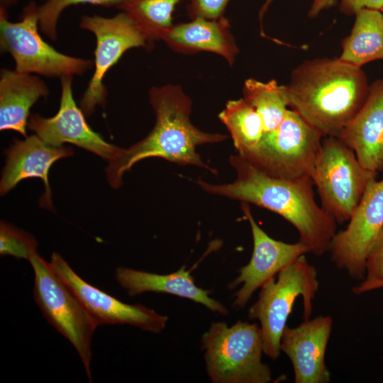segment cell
<instances>
[{"instance_id":"obj_5","label":"cell","mask_w":383,"mask_h":383,"mask_svg":"<svg viewBox=\"0 0 383 383\" xmlns=\"http://www.w3.org/2000/svg\"><path fill=\"white\" fill-rule=\"evenodd\" d=\"M319 288L317 271L305 255L296 258L260 287L258 299L248 310L250 319L260 323L264 353L272 360L280 355V340L296 298L302 296L304 320L310 318Z\"/></svg>"},{"instance_id":"obj_28","label":"cell","mask_w":383,"mask_h":383,"mask_svg":"<svg viewBox=\"0 0 383 383\" xmlns=\"http://www.w3.org/2000/svg\"><path fill=\"white\" fill-rule=\"evenodd\" d=\"M230 0H189L187 11L191 19L204 18L216 20L223 16Z\"/></svg>"},{"instance_id":"obj_3","label":"cell","mask_w":383,"mask_h":383,"mask_svg":"<svg viewBox=\"0 0 383 383\" xmlns=\"http://www.w3.org/2000/svg\"><path fill=\"white\" fill-rule=\"evenodd\" d=\"M285 87L291 109L324 136L335 137L355 116L370 91L361 67L339 57L304 61Z\"/></svg>"},{"instance_id":"obj_6","label":"cell","mask_w":383,"mask_h":383,"mask_svg":"<svg viewBox=\"0 0 383 383\" xmlns=\"http://www.w3.org/2000/svg\"><path fill=\"white\" fill-rule=\"evenodd\" d=\"M38 6L32 0L23 8L20 19L12 22L8 9L0 6V48L8 52L20 72L50 78L81 75L94 68V60L62 53L40 35Z\"/></svg>"},{"instance_id":"obj_8","label":"cell","mask_w":383,"mask_h":383,"mask_svg":"<svg viewBox=\"0 0 383 383\" xmlns=\"http://www.w3.org/2000/svg\"><path fill=\"white\" fill-rule=\"evenodd\" d=\"M323 137L296 111L288 109L276 129L265 133L254 150L240 156L277 177L311 178Z\"/></svg>"},{"instance_id":"obj_15","label":"cell","mask_w":383,"mask_h":383,"mask_svg":"<svg viewBox=\"0 0 383 383\" xmlns=\"http://www.w3.org/2000/svg\"><path fill=\"white\" fill-rule=\"evenodd\" d=\"M332 327L331 316H320L304 320L297 327L284 328L280 350L292 362L295 383L330 382L325 355Z\"/></svg>"},{"instance_id":"obj_26","label":"cell","mask_w":383,"mask_h":383,"mask_svg":"<svg viewBox=\"0 0 383 383\" xmlns=\"http://www.w3.org/2000/svg\"><path fill=\"white\" fill-rule=\"evenodd\" d=\"M38 243L30 234L16 227L1 221L0 223V254L10 255L18 259L30 261L37 252Z\"/></svg>"},{"instance_id":"obj_21","label":"cell","mask_w":383,"mask_h":383,"mask_svg":"<svg viewBox=\"0 0 383 383\" xmlns=\"http://www.w3.org/2000/svg\"><path fill=\"white\" fill-rule=\"evenodd\" d=\"M339 58L361 67L367 62L383 60V13L363 9L355 13L350 34L342 42Z\"/></svg>"},{"instance_id":"obj_7","label":"cell","mask_w":383,"mask_h":383,"mask_svg":"<svg viewBox=\"0 0 383 383\" xmlns=\"http://www.w3.org/2000/svg\"><path fill=\"white\" fill-rule=\"evenodd\" d=\"M377 173L363 167L354 151L335 136H324L311 179L321 207L337 222L348 221Z\"/></svg>"},{"instance_id":"obj_16","label":"cell","mask_w":383,"mask_h":383,"mask_svg":"<svg viewBox=\"0 0 383 383\" xmlns=\"http://www.w3.org/2000/svg\"><path fill=\"white\" fill-rule=\"evenodd\" d=\"M5 153L6 161L0 181L1 194H6L25 179L40 178L45 186L40 204L45 209H52L49 170L57 160L72 155V148L50 145L34 134L23 140L15 138Z\"/></svg>"},{"instance_id":"obj_10","label":"cell","mask_w":383,"mask_h":383,"mask_svg":"<svg viewBox=\"0 0 383 383\" xmlns=\"http://www.w3.org/2000/svg\"><path fill=\"white\" fill-rule=\"evenodd\" d=\"M79 26L91 32L96 41L94 73L79 101L83 113L89 116L97 106L106 103L107 89L104 79L108 71L127 50L148 48V44L135 23L123 11L113 17L83 16Z\"/></svg>"},{"instance_id":"obj_23","label":"cell","mask_w":383,"mask_h":383,"mask_svg":"<svg viewBox=\"0 0 383 383\" xmlns=\"http://www.w3.org/2000/svg\"><path fill=\"white\" fill-rule=\"evenodd\" d=\"M183 0H124L117 9L126 13L143 35L148 47L173 26L172 14ZM189 1V0H188Z\"/></svg>"},{"instance_id":"obj_32","label":"cell","mask_w":383,"mask_h":383,"mask_svg":"<svg viewBox=\"0 0 383 383\" xmlns=\"http://www.w3.org/2000/svg\"><path fill=\"white\" fill-rule=\"evenodd\" d=\"M381 11H382V13H383V7H382V9H381Z\"/></svg>"},{"instance_id":"obj_25","label":"cell","mask_w":383,"mask_h":383,"mask_svg":"<svg viewBox=\"0 0 383 383\" xmlns=\"http://www.w3.org/2000/svg\"><path fill=\"white\" fill-rule=\"evenodd\" d=\"M124 0H45L38 6V13L40 31L52 40L57 37V25L62 11L71 6L92 4L103 7L118 6Z\"/></svg>"},{"instance_id":"obj_27","label":"cell","mask_w":383,"mask_h":383,"mask_svg":"<svg viewBox=\"0 0 383 383\" xmlns=\"http://www.w3.org/2000/svg\"><path fill=\"white\" fill-rule=\"evenodd\" d=\"M383 287V230L367 259L365 276L353 288L355 294H361Z\"/></svg>"},{"instance_id":"obj_11","label":"cell","mask_w":383,"mask_h":383,"mask_svg":"<svg viewBox=\"0 0 383 383\" xmlns=\"http://www.w3.org/2000/svg\"><path fill=\"white\" fill-rule=\"evenodd\" d=\"M382 230L383 178L369 184L346 228L334 235L332 261L352 279L363 280L367 257Z\"/></svg>"},{"instance_id":"obj_13","label":"cell","mask_w":383,"mask_h":383,"mask_svg":"<svg viewBox=\"0 0 383 383\" xmlns=\"http://www.w3.org/2000/svg\"><path fill=\"white\" fill-rule=\"evenodd\" d=\"M72 78L60 79L61 95L57 113L50 118L33 113L29 117L28 127L50 145L60 147L65 143H72L103 159L113 160L122 148L106 142L88 125L84 113L74 101Z\"/></svg>"},{"instance_id":"obj_30","label":"cell","mask_w":383,"mask_h":383,"mask_svg":"<svg viewBox=\"0 0 383 383\" xmlns=\"http://www.w3.org/2000/svg\"><path fill=\"white\" fill-rule=\"evenodd\" d=\"M272 1V0H266L262 5L259 13L260 21H262L263 16L266 13ZM338 0H313L308 15L310 18H315L322 11L329 9L335 6Z\"/></svg>"},{"instance_id":"obj_2","label":"cell","mask_w":383,"mask_h":383,"mask_svg":"<svg viewBox=\"0 0 383 383\" xmlns=\"http://www.w3.org/2000/svg\"><path fill=\"white\" fill-rule=\"evenodd\" d=\"M149 101L155 115L152 131L143 140L109 160L106 177L115 189L120 187L124 173L138 162L148 157H160L180 165H194L217 172L201 159L196 148L225 140L227 136L207 133L190 120L192 102L179 85L168 84L150 89Z\"/></svg>"},{"instance_id":"obj_18","label":"cell","mask_w":383,"mask_h":383,"mask_svg":"<svg viewBox=\"0 0 383 383\" xmlns=\"http://www.w3.org/2000/svg\"><path fill=\"white\" fill-rule=\"evenodd\" d=\"M115 277L118 284L131 296L145 292L165 293L190 299L204 305L212 312L221 315L228 313L223 304L210 296V290L195 284L191 271L187 270L185 266L168 274L120 267L116 270Z\"/></svg>"},{"instance_id":"obj_29","label":"cell","mask_w":383,"mask_h":383,"mask_svg":"<svg viewBox=\"0 0 383 383\" xmlns=\"http://www.w3.org/2000/svg\"><path fill=\"white\" fill-rule=\"evenodd\" d=\"M383 7V0H341L340 11L346 15H355L363 9L379 10Z\"/></svg>"},{"instance_id":"obj_22","label":"cell","mask_w":383,"mask_h":383,"mask_svg":"<svg viewBox=\"0 0 383 383\" xmlns=\"http://www.w3.org/2000/svg\"><path fill=\"white\" fill-rule=\"evenodd\" d=\"M240 155L254 150L265 133L262 120L243 98L228 101L218 114Z\"/></svg>"},{"instance_id":"obj_31","label":"cell","mask_w":383,"mask_h":383,"mask_svg":"<svg viewBox=\"0 0 383 383\" xmlns=\"http://www.w3.org/2000/svg\"><path fill=\"white\" fill-rule=\"evenodd\" d=\"M20 0H0V6L6 9L16 5Z\"/></svg>"},{"instance_id":"obj_20","label":"cell","mask_w":383,"mask_h":383,"mask_svg":"<svg viewBox=\"0 0 383 383\" xmlns=\"http://www.w3.org/2000/svg\"><path fill=\"white\" fill-rule=\"evenodd\" d=\"M50 94L45 82L34 74L3 68L0 72V130L27 137L31 107Z\"/></svg>"},{"instance_id":"obj_33","label":"cell","mask_w":383,"mask_h":383,"mask_svg":"<svg viewBox=\"0 0 383 383\" xmlns=\"http://www.w3.org/2000/svg\"><path fill=\"white\" fill-rule=\"evenodd\" d=\"M41 1H45V0H41Z\"/></svg>"},{"instance_id":"obj_1","label":"cell","mask_w":383,"mask_h":383,"mask_svg":"<svg viewBox=\"0 0 383 383\" xmlns=\"http://www.w3.org/2000/svg\"><path fill=\"white\" fill-rule=\"evenodd\" d=\"M236 177L226 184L198 179L204 192L252 204L281 216L297 231L299 242L320 256L329 251L335 235V219L317 204L311 177L284 179L270 175L238 154L230 157Z\"/></svg>"},{"instance_id":"obj_19","label":"cell","mask_w":383,"mask_h":383,"mask_svg":"<svg viewBox=\"0 0 383 383\" xmlns=\"http://www.w3.org/2000/svg\"><path fill=\"white\" fill-rule=\"evenodd\" d=\"M162 40L177 52L188 55L210 52L221 56L230 65L239 52L230 22L224 16L216 20L195 18L173 25Z\"/></svg>"},{"instance_id":"obj_12","label":"cell","mask_w":383,"mask_h":383,"mask_svg":"<svg viewBox=\"0 0 383 383\" xmlns=\"http://www.w3.org/2000/svg\"><path fill=\"white\" fill-rule=\"evenodd\" d=\"M50 265L55 273L72 290L96 326L131 325L160 333L168 318L140 304H128L91 285L80 277L58 253H52Z\"/></svg>"},{"instance_id":"obj_17","label":"cell","mask_w":383,"mask_h":383,"mask_svg":"<svg viewBox=\"0 0 383 383\" xmlns=\"http://www.w3.org/2000/svg\"><path fill=\"white\" fill-rule=\"evenodd\" d=\"M338 138L366 169L383 170V80L370 87L364 104Z\"/></svg>"},{"instance_id":"obj_9","label":"cell","mask_w":383,"mask_h":383,"mask_svg":"<svg viewBox=\"0 0 383 383\" xmlns=\"http://www.w3.org/2000/svg\"><path fill=\"white\" fill-rule=\"evenodd\" d=\"M34 272L33 296L45 318L73 345L91 382V338L96 324L82 304L36 252L30 260Z\"/></svg>"},{"instance_id":"obj_4","label":"cell","mask_w":383,"mask_h":383,"mask_svg":"<svg viewBox=\"0 0 383 383\" xmlns=\"http://www.w3.org/2000/svg\"><path fill=\"white\" fill-rule=\"evenodd\" d=\"M206 369L213 383H268L269 366L262 361V331L256 323L238 321L211 323L201 338Z\"/></svg>"},{"instance_id":"obj_24","label":"cell","mask_w":383,"mask_h":383,"mask_svg":"<svg viewBox=\"0 0 383 383\" xmlns=\"http://www.w3.org/2000/svg\"><path fill=\"white\" fill-rule=\"evenodd\" d=\"M243 94L261 117L265 133L276 129L289 109L286 87L279 85L274 79L262 82L248 79L243 84Z\"/></svg>"},{"instance_id":"obj_14","label":"cell","mask_w":383,"mask_h":383,"mask_svg":"<svg viewBox=\"0 0 383 383\" xmlns=\"http://www.w3.org/2000/svg\"><path fill=\"white\" fill-rule=\"evenodd\" d=\"M241 207L251 228L253 250L249 262L240 269L239 275L229 284L231 289L242 285L234 294L233 306L238 309L245 307L253 293L268 279L301 255L309 252L299 241L287 243L271 238L256 223L248 204L243 203Z\"/></svg>"}]
</instances>
